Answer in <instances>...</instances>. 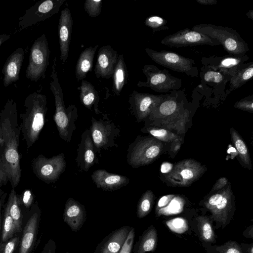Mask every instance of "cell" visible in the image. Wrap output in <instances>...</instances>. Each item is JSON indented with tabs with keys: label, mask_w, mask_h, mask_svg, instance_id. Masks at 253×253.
I'll use <instances>...</instances> for the list:
<instances>
[{
	"label": "cell",
	"mask_w": 253,
	"mask_h": 253,
	"mask_svg": "<svg viewBox=\"0 0 253 253\" xmlns=\"http://www.w3.org/2000/svg\"><path fill=\"white\" fill-rule=\"evenodd\" d=\"M18 121L17 103L9 99L0 111V189L8 182L15 189L20 181L21 132Z\"/></svg>",
	"instance_id": "1"
},
{
	"label": "cell",
	"mask_w": 253,
	"mask_h": 253,
	"mask_svg": "<svg viewBox=\"0 0 253 253\" xmlns=\"http://www.w3.org/2000/svg\"><path fill=\"white\" fill-rule=\"evenodd\" d=\"M23 107L19 114L21 120L19 125L23 140L29 149L38 140L44 125L47 111L46 96L34 92L26 97Z\"/></svg>",
	"instance_id": "2"
},
{
	"label": "cell",
	"mask_w": 253,
	"mask_h": 253,
	"mask_svg": "<svg viewBox=\"0 0 253 253\" xmlns=\"http://www.w3.org/2000/svg\"><path fill=\"white\" fill-rule=\"evenodd\" d=\"M57 58L54 57L50 74V89L54 98L55 111L53 116L59 135L63 140L70 142L76 129L75 122L78 118V109L74 104L66 107L63 93L60 84L56 69Z\"/></svg>",
	"instance_id": "3"
},
{
	"label": "cell",
	"mask_w": 253,
	"mask_h": 253,
	"mask_svg": "<svg viewBox=\"0 0 253 253\" xmlns=\"http://www.w3.org/2000/svg\"><path fill=\"white\" fill-rule=\"evenodd\" d=\"M191 29L216 39L229 54H246L250 50L248 44L239 33L228 27L200 24L194 26Z\"/></svg>",
	"instance_id": "4"
},
{
	"label": "cell",
	"mask_w": 253,
	"mask_h": 253,
	"mask_svg": "<svg viewBox=\"0 0 253 253\" xmlns=\"http://www.w3.org/2000/svg\"><path fill=\"white\" fill-rule=\"evenodd\" d=\"M162 149L161 141L155 137L137 136L128 145L127 163L133 168L148 165L160 155Z\"/></svg>",
	"instance_id": "5"
},
{
	"label": "cell",
	"mask_w": 253,
	"mask_h": 253,
	"mask_svg": "<svg viewBox=\"0 0 253 253\" xmlns=\"http://www.w3.org/2000/svg\"><path fill=\"white\" fill-rule=\"evenodd\" d=\"M231 77L230 75L202 66L200 73V84L196 89L205 96V102L218 103L226 98V85Z\"/></svg>",
	"instance_id": "6"
},
{
	"label": "cell",
	"mask_w": 253,
	"mask_h": 253,
	"mask_svg": "<svg viewBox=\"0 0 253 253\" xmlns=\"http://www.w3.org/2000/svg\"><path fill=\"white\" fill-rule=\"evenodd\" d=\"M50 51L44 34L39 37L33 42L29 54L26 77L32 81L44 79L49 64Z\"/></svg>",
	"instance_id": "7"
},
{
	"label": "cell",
	"mask_w": 253,
	"mask_h": 253,
	"mask_svg": "<svg viewBox=\"0 0 253 253\" xmlns=\"http://www.w3.org/2000/svg\"><path fill=\"white\" fill-rule=\"evenodd\" d=\"M142 71L146 81H139L138 87H148L160 93H169L178 90L182 86V79L172 76L166 69L161 70L153 64H145Z\"/></svg>",
	"instance_id": "8"
},
{
	"label": "cell",
	"mask_w": 253,
	"mask_h": 253,
	"mask_svg": "<svg viewBox=\"0 0 253 253\" xmlns=\"http://www.w3.org/2000/svg\"><path fill=\"white\" fill-rule=\"evenodd\" d=\"M148 56L159 65L172 71L184 73L191 77H198L199 70L194 59L167 50L157 51L145 48Z\"/></svg>",
	"instance_id": "9"
},
{
	"label": "cell",
	"mask_w": 253,
	"mask_h": 253,
	"mask_svg": "<svg viewBox=\"0 0 253 253\" xmlns=\"http://www.w3.org/2000/svg\"><path fill=\"white\" fill-rule=\"evenodd\" d=\"M94 148L100 154L101 150H108L113 147H118L115 139L120 136L121 129L109 120L106 114L96 120L91 118V125L89 128Z\"/></svg>",
	"instance_id": "10"
},
{
	"label": "cell",
	"mask_w": 253,
	"mask_h": 253,
	"mask_svg": "<svg viewBox=\"0 0 253 253\" xmlns=\"http://www.w3.org/2000/svg\"><path fill=\"white\" fill-rule=\"evenodd\" d=\"M66 162L65 154L60 153L47 158L40 154L31 162L33 173L41 180L46 183L57 181L66 169Z\"/></svg>",
	"instance_id": "11"
},
{
	"label": "cell",
	"mask_w": 253,
	"mask_h": 253,
	"mask_svg": "<svg viewBox=\"0 0 253 253\" xmlns=\"http://www.w3.org/2000/svg\"><path fill=\"white\" fill-rule=\"evenodd\" d=\"M205 207L211 213L216 228L223 229L230 222L233 213L232 193L230 188L215 193L204 202Z\"/></svg>",
	"instance_id": "12"
},
{
	"label": "cell",
	"mask_w": 253,
	"mask_h": 253,
	"mask_svg": "<svg viewBox=\"0 0 253 253\" xmlns=\"http://www.w3.org/2000/svg\"><path fill=\"white\" fill-rule=\"evenodd\" d=\"M66 0H40L26 10L19 18L20 30L27 28L37 23L45 20L57 13Z\"/></svg>",
	"instance_id": "13"
},
{
	"label": "cell",
	"mask_w": 253,
	"mask_h": 253,
	"mask_svg": "<svg viewBox=\"0 0 253 253\" xmlns=\"http://www.w3.org/2000/svg\"><path fill=\"white\" fill-rule=\"evenodd\" d=\"M161 43L170 47H183L200 45H220L216 39L208 35L185 28L169 35L163 39Z\"/></svg>",
	"instance_id": "14"
},
{
	"label": "cell",
	"mask_w": 253,
	"mask_h": 253,
	"mask_svg": "<svg viewBox=\"0 0 253 253\" xmlns=\"http://www.w3.org/2000/svg\"><path fill=\"white\" fill-rule=\"evenodd\" d=\"M204 168L200 163L192 159H186L176 163L167 175V179L176 186H187L202 174Z\"/></svg>",
	"instance_id": "15"
},
{
	"label": "cell",
	"mask_w": 253,
	"mask_h": 253,
	"mask_svg": "<svg viewBox=\"0 0 253 253\" xmlns=\"http://www.w3.org/2000/svg\"><path fill=\"white\" fill-rule=\"evenodd\" d=\"M167 95V93L155 95L134 90L128 98L129 110L137 122L146 119L154 109Z\"/></svg>",
	"instance_id": "16"
},
{
	"label": "cell",
	"mask_w": 253,
	"mask_h": 253,
	"mask_svg": "<svg viewBox=\"0 0 253 253\" xmlns=\"http://www.w3.org/2000/svg\"><path fill=\"white\" fill-rule=\"evenodd\" d=\"M187 101L185 89L172 91L152 111L144 120L156 121L175 114L185 107Z\"/></svg>",
	"instance_id": "17"
},
{
	"label": "cell",
	"mask_w": 253,
	"mask_h": 253,
	"mask_svg": "<svg viewBox=\"0 0 253 253\" xmlns=\"http://www.w3.org/2000/svg\"><path fill=\"white\" fill-rule=\"evenodd\" d=\"M249 59V56L247 54L212 55L209 57H203L201 63L202 66L232 76Z\"/></svg>",
	"instance_id": "18"
},
{
	"label": "cell",
	"mask_w": 253,
	"mask_h": 253,
	"mask_svg": "<svg viewBox=\"0 0 253 253\" xmlns=\"http://www.w3.org/2000/svg\"><path fill=\"white\" fill-rule=\"evenodd\" d=\"M76 162L78 168L85 172L88 171L94 165L99 163V159L92 140L89 128L85 129L81 135Z\"/></svg>",
	"instance_id": "19"
},
{
	"label": "cell",
	"mask_w": 253,
	"mask_h": 253,
	"mask_svg": "<svg viewBox=\"0 0 253 253\" xmlns=\"http://www.w3.org/2000/svg\"><path fill=\"white\" fill-rule=\"evenodd\" d=\"M30 211L32 214L23 231L19 253H31L36 242L41 214L37 202L34 203Z\"/></svg>",
	"instance_id": "20"
},
{
	"label": "cell",
	"mask_w": 253,
	"mask_h": 253,
	"mask_svg": "<svg viewBox=\"0 0 253 253\" xmlns=\"http://www.w3.org/2000/svg\"><path fill=\"white\" fill-rule=\"evenodd\" d=\"M118 54L111 45L101 46L98 52L94 74L98 78L110 79L113 75Z\"/></svg>",
	"instance_id": "21"
},
{
	"label": "cell",
	"mask_w": 253,
	"mask_h": 253,
	"mask_svg": "<svg viewBox=\"0 0 253 253\" xmlns=\"http://www.w3.org/2000/svg\"><path fill=\"white\" fill-rule=\"evenodd\" d=\"M73 20L67 4L61 10L58 26L60 59L64 64L68 59L73 29Z\"/></svg>",
	"instance_id": "22"
},
{
	"label": "cell",
	"mask_w": 253,
	"mask_h": 253,
	"mask_svg": "<svg viewBox=\"0 0 253 253\" xmlns=\"http://www.w3.org/2000/svg\"><path fill=\"white\" fill-rule=\"evenodd\" d=\"M86 211L84 205L72 198L65 203L63 220L72 231L77 232L83 226L86 219Z\"/></svg>",
	"instance_id": "23"
},
{
	"label": "cell",
	"mask_w": 253,
	"mask_h": 253,
	"mask_svg": "<svg viewBox=\"0 0 253 253\" xmlns=\"http://www.w3.org/2000/svg\"><path fill=\"white\" fill-rule=\"evenodd\" d=\"M131 228L125 225L113 231L97 245L93 253H119Z\"/></svg>",
	"instance_id": "24"
},
{
	"label": "cell",
	"mask_w": 253,
	"mask_h": 253,
	"mask_svg": "<svg viewBox=\"0 0 253 253\" xmlns=\"http://www.w3.org/2000/svg\"><path fill=\"white\" fill-rule=\"evenodd\" d=\"M91 177L98 188L106 191L117 190L129 182V179L126 176L112 173L102 169L94 171Z\"/></svg>",
	"instance_id": "25"
},
{
	"label": "cell",
	"mask_w": 253,
	"mask_h": 253,
	"mask_svg": "<svg viewBox=\"0 0 253 253\" xmlns=\"http://www.w3.org/2000/svg\"><path fill=\"white\" fill-rule=\"evenodd\" d=\"M24 58V49L18 47L7 59L2 70L3 75V84L5 87L19 79Z\"/></svg>",
	"instance_id": "26"
},
{
	"label": "cell",
	"mask_w": 253,
	"mask_h": 253,
	"mask_svg": "<svg viewBox=\"0 0 253 253\" xmlns=\"http://www.w3.org/2000/svg\"><path fill=\"white\" fill-rule=\"evenodd\" d=\"M99 45L86 48L80 54L75 68V76L78 81L84 79L92 70L94 57Z\"/></svg>",
	"instance_id": "27"
},
{
	"label": "cell",
	"mask_w": 253,
	"mask_h": 253,
	"mask_svg": "<svg viewBox=\"0 0 253 253\" xmlns=\"http://www.w3.org/2000/svg\"><path fill=\"white\" fill-rule=\"evenodd\" d=\"M78 89L80 91L81 103L90 110L93 107L95 114H100L98 108L100 97L94 86L90 82L83 80Z\"/></svg>",
	"instance_id": "28"
},
{
	"label": "cell",
	"mask_w": 253,
	"mask_h": 253,
	"mask_svg": "<svg viewBox=\"0 0 253 253\" xmlns=\"http://www.w3.org/2000/svg\"><path fill=\"white\" fill-rule=\"evenodd\" d=\"M158 243V234L155 227L151 225L139 236L138 241L133 244L132 253L154 252Z\"/></svg>",
	"instance_id": "29"
},
{
	"label": "cell",
	"mask_w": 253,
	"mask_h": 253,
	"mask_svg": "<svg viewBox=\"0 0 253 253\" xmlns=\"http://www.w3.org/2000/svg\"><path fill=\"white\" fill-rule=\"evenodd\" d=\"M253 76V62L245 63L241 65L233 74L229 81V88L225 90V97L233 91L241 87Z\"/></svg>",
	"instance_id": "30"
},
{
	"label": "cell",
	"mask_w": 253,
	"mask_h": 253,
	"mask_svg": "<svg viewBox=\"0 0 253 253\" xmlns=\"http://www.w3.org/2000/svg\"><path fill=\"white\" fill-rule=\"evenodd\" d=\"M113 77V91L116 96H120L124 85L127 83L128 79L126 66L123 54L118 56Z\"/></svg>",
	"instance_id": "31"
},
{
	"label": "cell",
	"mask_w": 253,
	"mask_h": 253,
	"mask_svg": "<svg viewBox=\"0 0 253 253\" xmlns=\"http://www.w3.org/2000/svg\"><path fill=\"white\" fill-rule=\"evenodd\" d=\"M5 206L14 221L16 233H18L22 230L23 215L19 195L17 194L15 189H12L11 190Z\"/></svg>",
	"instance_id": "32"
},
{
	"label": "cell",
	"mask_w": 253,
	"mask_h": 253,
	"mask_svg": "<svg viewBox=\"0 0 253 253\" xmlns=\"http://www.w3.org/2000/svg\"><path fill=\"white\" fill-rule=\"evenodd\" d=\"M198 228L202 241L206 243H212L215 241V235L212 219L207 216L197 217Z\"/></svg>",
	"instance_id": "33"
},
{
	"label": "cell",
	"mask_w": 253,
	"mask_h": 253,
	"mask_svg": "<svg viewBox=\"0 0 253 253\" xmlns=\"http://www.w3.org/2000/svg\"><path fill=\"white\" fill-rule=\"evenodd\" d=\"M154 199V194L150 190H147L142 195L136 207V215L138 218H143L150 212Z\"/></svg>",
	"instance_id": "34"
},
{
	"label": "cell",
	"mask_w": 253,
	"mask_h": 253,
	"mask_svg": "<svg viewBox=\"0 0 253 253\" xmlns=\"http://www.w3.org/2000/svg\"><path fill=\"white\" fill-rule=\"evenodd\" d=\"M141 130L144 132L150 133L153 137L160 141L173 143L181 141L182 139L180 137L176 134L163 128L146 126Z\"/></svg>",
	"instance_id": "35"
},
{
	"label": "cell",
	"mask_w": 253,
	"mask_h": 253,
	"mask_svg": "<svg viewBox=\"0 0 253 253\" xmlns=\"http://www.w3.org/2000/svg\"><path fill=\"white\" fill-rule=\"evenodd\" d=\"M231 137L240 159L248 167L251 168V163L248 148L239 133L233 128L230 129Z\"/></svg>",
	"instance_id": "36"
},
{
	"label": "cell",
	"mask_w": 253,
	"mask_h": 253,
	"mask_svg": "<svg viewBox=\"0 0 253 253\" xmlns=\"http://www.w3.org/2000/svg\"><path fill=\"white\" fill-rule=\"evenodd\" d=\"M203 245L208 253H244L241 245L234 241H228L221 245Z\"/></svg>",
	"instance_id": "37"
},
{
	"label": "cell",
	"mask_w": 253,
	"mask_h": 253,
	"mask_svg": "<svg viewBox=\"0 0 253 253\" xmlns=\"http://www.w3.org/2000/svg\"><path fill=\"white\" fill-rule=\"evenodd\" d=\"M16 234L14 221L11 217L8 208L5 206L2 223L1 242H5Z\"/></svg>",
	"instance_id": "38"
},
{
	"label": "cell",
	"mask_w": 253,
	"mask_h": 253,
	"mask_svg": "<svg viewBox=\"0 0 253 253\" xmlns=\"http://www.w3.org/2000/svg\"><path fill=\"white\" fill-rule=\"evenodd\" d=\"M167 20L158 15H150L146 18L144 24L150 28L153 33L169 29Z\"/></svg>",
	"instance_id": "39"
},
{
	"label": "cell",
	"mask_w": 253,
	"mask_h": 253,
	"mask_svg": "<svg viewBox=\"0 0 253 253\" xmlns=\"http://www.w3.org/2000/svg\"><path fill=\"white\" fill-rule=\"evenodd\" d=\"M21 208L26 211H29L34 204V195L29 189L24 190L21 195H19Z\"/></svg>",
	"instance_id": "40"
},
{
	"label": "cell",
	"mask_w": 253,
	"mask_h": 253,
	"mask_svg": "<svg viewBox=\"0 0 253 253\" xmlns=\"http://www.w3.org/2000/svg\"><path fill=\"white\" fill-rule=\"evenodd\" d=\"M102 0H86L84 3V8L89 17H95L101 12Z\"/></svg>",
	"instance_id": "41"
},
{
	"label": "cell",
	"mask_w": 253,
	"mask_h": 253,
	"mask_svg": "<svg viewBox=\"0 0 253 253\" xmlns=\"http://www.w3.org/2000/svg\"><path fill=\"white\" fill-rule=\"evenodd\" d=\"M167 226L173 232L178 233L184 232L187 227L186 220L182 218H175L166 222Z\"/></svg>",
	"instance_id": "42"
},
{
	"label": "cell",
	"mask_w": 253,
	"mask_h": 253,
	"mask_svg": "<svg viewBox=\"0 0 253 253\" xmlns=\"http://www.w3.org/2000/svg\"><path fill=\"white\" fill-rule=\"evenodd\" d=\"M20 242L19 236L13 237L4 243L0 242V253H13Z\"/></svg>",
	"instance_id": "43"
},
{
	"label": "cell",
	"mask_w": 253,
	"mask_h": 253,
	"mask_svg": "<svg viewBox=\"0 0 253 253\" xmlns=\"http://www.w3.org/2000/svg\"><path fill=\"white\" fill-rule=\"evenodd\" d=\"M234 107L240 110L253 113V94L244 97L234 104Z\"/></svg>",
	"instance_id": "44"
},
{
	"label": "cell",
	"mask_w": 253,
	"mask_h": 253,
	"mask_svg": "<svg viewBox=\"0 0 253 253\" xmlns=\"http://www.w3.org/2000/svg\"><path fill=\"white\" fill-rule=\"evenodd\" d=\"M135 229L132 227L128 236L119 253H132L135 238Z\"/></svg>",
	"instance_id": "45"
},
{
	"label": "cell",
	"mask_w": 253,
	"mask_h": 253,
	"mask_svg": "<svg viewBox=\"0 0 253 253\" xmlns=\"http://www.w3.org/2000/svg\"><path fill=\"white\" fill-rule=\"evenodd\" d=\"M174 195H170L162 197L157 203L156 207V213L160 210L164 208L170 201L174 197Z\"/></svg>",
	"instance_id": "46"
},
{
	"label": "cell",
	"mask_w": 253,
	"mask_h": 253,
	"mask_svg": "<svg viewBox=\"0 0 253 253\" xmlns=\"http://www.w3.org/2000/svg\"><path fill=\"white\" fill-rule=\"evenodd\" d=\"M56 245L52 239H49L45 244L41 253H55Z\"/></svg>",
	"instance_id": "47"
},
{
	"label": "cell",
	"mask_w": 253,
	"mask_h": 253,
	"mask_svg": "<svg viewBox=\"0 0 253 253\" xmlns=\"http://www.w3.org/2000/svg\"><path fill=\"white\" fill-rule=\"evenodd\" d=\"M227 183V179L225 177H222L218 179L211 189V191H216L223 188Z\"/></svg>",
	"instance_id": "48"
},
{
	"label": "cell",
	"mask_w": 253,
	"mask_h": 253,
	"mask_svg": "<svg viewBox=\"0 0 253 253\" xmlns=\"http://www.w3.org/2000/svg\"><path fill=\"white\" fill-rule=\"evenodd\" d=\"M7 193L3 191L2 189H0V230L1 229V218L2 209L4 206V203L7 196Z\"/></svg>",
	"instance_id": "49"
},
{
	"label": "cell",
	"mask_w": 253,
	"mask_h": 253,
	"mask_svg": "<svg viewBox=\"0 0 253 253\" xmlns=\"http://www.w3.org/2000/svg\"><path fill=\"white\" fill-rule=\"evenodd\" d=\"M173 167V165L171 163L165 162L162 164L161 171L163 173H169L171 171Z\"/></svg>",
	"instance_id": "50"
},
{
	"label": "cell",
	"mask_w": 253,
	"mask_h": 253,
	"mask_svg": "<svg viewBox=\"0 0 253 253\" xmlns=\"http://www.w3.org/2000/svg\"><path fill=\"white\" fill-rule=\"evenodd\" d=\"M244 253H253V244H242L241 245Z\"/></svg>",
	"instance_id": "51"
},
{
	"label": "cell",
	"mask_w": 253,
	"mask_h": 253,
	"mask_svg": "<svg viewBox=\"0 0 253 253\" xmlns=\"http://www.w3.org/2000/svg\"><path fill=\"white\" fill-rule=\"evenodd\" d=\"M196 1L202 5H215L217 3L216 0H196Z\"/></svg>",
	"instance_id": "52"
},
{
	"label": "cell",
	"mask_w": 253,
	"mask_h": 253,
	"mask_svg": "<svg viewBox=\"0 0 253 253\" xmlns=\"http://www.w3.org/2000/svg\"><path fill=\"white\" fill-rule=\"evenodd\" d=\"M253 225L250 226L248 228H247L243 232V235L244 236L247 238H253V234H250V233H253Z\"/></svg>",
	"instance_id": "53"
},
{
	"label": "cell",
	"mask_w": 253,
	"mask_h": 253,
	"mask_svg": "<svg viewBox=\"0 0 253 253\" xmlns=\"http://www.w3.org/2000/svg\"><path fill=\"white\" fill-rule=\"evenodd\" d=\"M10 36L7 34H2L0 35V46L4 42L9 39Z\"/></svg>",
	"instance_id": "54"
},
{
	"label": "cell",
	"mask_w": 253,
	"mask_h": 253,
	"mask_svg": "<svg viewBox=\"0 0 253 253\" xmlns=\"http://www.w3.org/2000/svg\"><path fill=\"white\" fill-rule=\"evenodd\" d=\"M247 16L248 18L251 19L252 20H253V10H250L249 11H248L246 13Z\"/></svg>",
	"instance_id": "55"
},
{
	"label": "cell",
	"mask_w": 253,
	"mask_h": 253,
	"mask_svg": "<svg viewBox=\"0 0 253 253\" xmlns=\"http://www.w3.org/2000/svg\"><path fill=\"white\" fill-rule=\"evenodd\" d=\"M65 253H70L69 252H66Z\"/></svg>",
	"instance_id": "56"
},
{
	"label": "cell",
	"mask_w": 253,
	"mask_h": 253,
	"mask_svg": "<svg viewBox=\"0 0 253 253\" xmlns=\"http://www.w3.org/2000/svg\"><path fill=\"white\" fill-rule=\"evenodd\" d=\"M0 242H1V241H0Z\"/></svg>",
	"instance_id": "57"
}]
</instances>
